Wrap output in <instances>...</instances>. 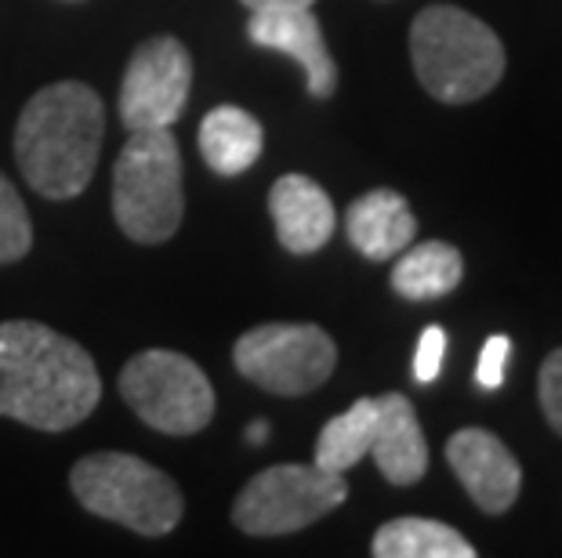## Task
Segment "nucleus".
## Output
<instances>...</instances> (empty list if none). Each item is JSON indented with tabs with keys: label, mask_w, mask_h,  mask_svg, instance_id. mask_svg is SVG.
<instances>
[{
	"label": "nucleus",
	"mask_w": 562,
	"mask_h": 558,
	"mask_svg": "<svg viewBox=\"0 0 562 558\" xmlns=\"http://www.w3.org/2000/svg\"><path fill=\"white\" fill-rule=\"evenodd\" d=\"M102 399V377L80 341L33 319L0 323V418L69 432Z\"/></svg>",
	"instance_id": "nucleus-1"
},
{
	"label": "nucleus",
	"mask_w": 562,
	"mask_h": 558,
	"mask_svg": "<svg viewBox=\"0 0 562 558\" xmlns=\"http://www.w3.org/2000/svg\"><path fill=\"white\" fill-rule=\"evenodd\" d=\"M105 138V105L80 80L41 88L19 113L15 160L47 200H74L91 185Z\"/></svg>",
	"instance_id": "nucleus-2"
},
{
	"label": "nucleus",
	"mask_w": 562,
	"mask_h": 558,
	"mask_svg": "<svg viewBox=\"0 0 562 558\" xmlns=\"http://www.w3.org/2000/svg\"><path fill=\"white\" fill-rule=\"evenodd\" d=\"M411 62L436 102L469 105L501 84L505 44L472 11L432 4L411 26Z\"/></svg>",
	"instance_id": "nucleus-3"
},
{
	"label": "nucleus",
	"mask_w": 562,
	"mask_h": 558,
	"mask_svg": "<svg viewBox=\"0 0 562 558\" xmlns=\"http://www.w3.org/2000/svg\"><path fill=\"white\" fill-rule=\"evenodd\" d=\"M69 490L83 512L110 519L142 537H164L186 515L182 490L171 475L121 449L80 457L69 471Z\"/></svg>",
	"instance_id": "nucleus-4"
},
{
	"label": "nucleus",
	"mask_w": 562,
	"mask_h": 558,
	"mask_svg": "<svg viewBox=\"0 0 562 558\" xmlns=\"http://www.w3.org/2000/svg\"><path fill=\"white\" fill-rule=\"evenodd\" d=\"M186 215L182 152L171 130H131L113 163V218L135 243H167Z\"/></svg>",
	"instance_id": "nucleus-5"
},
{
	"label": "nucleus",
	"mask_w": 562,
	"mask_h": 558,
	"mask_svg": "<svg viewBox=\"0 0 562 558\" xmlns=\"http://www.w3.org/2000/svg\"><path fill=\"white\" fill-rule=\"evenodd\" d=\"M121 396L142 424L164 435H196L214 418L211 377L171 349L131 355L121 371Z\"/></svg>",
	"instance_id": "nucleus-6"
},
{
	"label": "nucleus",
	"mask_w": 562,
	"mask_h": 558,
	"mask_svg": "<svg viewBox=\"0 0 562 558\" xmlns=\"http://www.w3.org/2000/svg\"><path fill=\"white\" fill-rule=\"evenodd\" d=\"M349 501V482L319 465H272L250 479L233 504L236 529L247 537H286L313 526Z\"/></svg>",
	"instance_id": "nucleus-7"
},
{
	"label": "nucleus",
	"mask_w": 562,
	"mask_h": 558,
	"mask_svg": "<svg viewBox=\"0 0 562 558\" xmlns=\"http://www.w3.org/2000/svg\"><path fill=\"white\" fill-rule=\"evenodd\" d=\"M233 363L261 391L297 399L330 382L338 344L316 323H266L236 338Z\"/></svg>",
	"instance_id": "nucleus-8"
},
{
	"label": "nucleus",
	"mask_w": 562,
	"mask_h": 558,
	"mask_svg": "<svg viewBox=\"0 0 562 558\" xmlns=\"http://www.w3.org/2000/svg\"><path fill=\"white\" fill-rule=\"evenodd\" d=\"M193 91V55L178 37L135 47L121 80V121L127 130H171Z\"/></svg>",
	"instance_id": "nucleus-9"
},
{
	"label": "nucleus",
	"mask_w": 562,
	"mask_h": 558,
	"mask_svg": "<svg viewBox=\"0 0 562 558\" xmlns=\"http://www.w3.org/2000/svg\"><path fill=\"white\" fill-rule=\"evenodd\" d=\"M447 460L464 493L486 515H505L519 501L522 468L516 454L486 429H461L447 439Z\"/></svg>",
	"instance_id": "nucleus-10"
},
{
	"label": "nucleus",
	"mask_w": 562,
	"mask_h": 558,
	"mask_svg": "<svg viewBox=\"0 0 562 558\" xmlns=\"http://www.w3.org/2000/svg\"><path fill=\"white\" fill-rule=\"evenodd\" d=\"M247 41L266 52L291 55L305 69V84L313 99H330L338 91V66L323 41V26L313 8H269L250 11Z\"/></svg>",
	"instance_id": "nucleus-11"
},
{
	"label": "nucleus",
	"mask_w": 562,
	"mask_h": 558,
	"mask_svg": "<svg viewBox=\"0 0 562 558\" xmlns=\"http://www.w3.org/2000/svg\"><path fill=\"white\" fill-rule=\"evenodd\" d=\"M269 215L286 254H316L338 229V210L308 174H283L269 189Z\"/></svg>",
	"instance_id": "nucleus-12"
},
{
	"label": "nucleus",
	"mask_w": 562,
	"mask_h": 558,
	"mask_svg": "<svg viewBox=\"0 0 562 558\" xmlns=\"http://www.w3.org/2000/svg\"><path fill=\"white\" fill-rule=\"evenodd\" d=\"M370 457H374L378 471L392 486H414L425 479L428 443L414 402L403 391L378 396V424H374V443H370Z\"/></svg>",
	"instance_id": "nucleus-13"
},
{
	"label": "nucleus",
	"mask_w": 562,
	"mask_h": 558,
	"mask_svg": "<svg viewBox=\"0 0 562 558\" xmlns=\"http://www.w3.org/2000/svg\"><path fill=\"white\" fill-rule=\"evenodd\" d=\"M345 236L363 258L389 261L414 243L417 218L396 189H374L345 210Z\"/></svg>",
	"instance_id": "nucleus-14"
},
{
	"label": "nucleus",
	"mask_w": 562,
	"mask_h": 558,
	"mask_svg": "<svg viewBox=\"0 0 562 558\" xmlns=\"http://www.w3.org/2000/svg\"><path fill=\"white\" fill-rule=\"evenodd\" d=\"M196 146L203 163L222 174H244L261 160L266 149V130H261L258 116H250L240 105H214V110L200 121Z\"/></svg>",
	"instance_id": "nucleus-15"
},
{
	"label": "nucleus",
	"mask_w": 562,
	"mask_h": 558,
	"mask_svg": "<svg viewBox=\"0 0 562 558\" xmlns=\"http://www.w3.org/2000/svg\"><path fill=\"white\" fill-rule=\"evenodd\" d=\"M392 265V291L406 301H436L461 287L464 258L453 243H411Z\"/></svg>",
	"instance_id": "nucleus-16"
},
{
	"label": "nucleus",
	"mask_w": 562,
	"mask_h": 558,
	"mask_svg": "<svg viewBox=\"0 0 562 558\" xmlns=\"http://www.w3.org/2000/svg\"><path fill=\"white\" fill-rule=\"evenodd\" d=\"M370 551L378 558H475V548L453 526L417 515L385 522L374 533Z\"/></svg>",
	"instance_id": "nucleus-17"
},
{
	"label": "nucleus",
	"mask_w": 562,
	"mask_h": 558,
	"mask_svg": "<svg viewBox=\"0 0 562 558\" xmlns=\"http://www.w3.org/2000/svg\"><path fill=\"white\" fill-rule=\"evenodd\" d=\"M374 424H378V399H356L349 410L330 418L319 429L316 439V460L323 471L345 475L349 468L370 457V443H374Z\"/></svg>",
	"instance_id": "nucleus-18"
},
{
	"label": "nucleus",
	"mask_w": 562,
	"mask_h": 558,
	"mask_svg": "<svg viewBox=\"0 0 562 558\" xmlns=\"http://www.w3.org/2000/svg\"><path fill=\"white\" fill-rule=\"evenodd\" d=\"M33 247V225L30 210L22 204L19 189L8 182V174H0V265L22 261Z\"/></svg>",
	"instance_id": "nucleus-19"
},
{
	"label": "nucleus",
	"mask_w": 562,
	"mask_h": 558,
	"mask_svg": "<svg viewBox=\"0 0 562 558\" xmlns=\"http://www.w3.org/2000/svg\"><path fill=\"white\" fill-rule=\"evenodd\" d=\"M537 396H541V410H544L548 424L562 435V349H555L541 363V374H537Z\"/></svg>",
	"instance_id": "nucleus-20"
},
{
	"label": "nucleus",
	"mask_w": 562,
	"mask_h": 558,
	"mask_svg": "<svg viewBox=\"0 0 562 558\" xmlns=\"http://www.w3.org/2000/svg\"><path fill=\"white\" fill-rule=\"evenodd\" d=\"M442 355H447V330L442 327H425L422 341L414 352V382L417 385H432L442 371Z\"/></svg>",
	"instance_id": "nucleus-21"
},
{
	"label": "nucleus",
	"mask_w": 562,
	"mask_h": 558,
	"mask_svg": "<svg viewBox=\"0 0 562 558\" xmlns=\"http://www.w3.org/2000/svg\"><path fill=\"white\" fill-rule=\"evenodd\" d=\"M512 355V341L505 334H494L480 352V366H475V385L486 391H497L505 385V366Z\"/></svg>",
	"instance_id": "nucleus-22"
},
{
	"label": "nucleus",
	"mask_w": 562,
	"mask_h": 558,
	"mask_svg": "<svg viewBox=\"0 0 562 558\" xmlns=\"http://www.w3.org/2000/svg\"><path fill=\"white\" fill-rule=\"evenodd\" d=\"M247 11H269V8H313L316 0H240Z\"/></svg>",
	"instance_id": "nucleus-23"
},
{
	"label": "nucleus",
	"mask_w": 562,
	"mask_h": 558,
	"mask_svg": "<svg viewBox=\"0 0 562 558\" xmlns=\"http://www.w3.org/2000/svg\"><path fill=\"white\" fill-rule=\"evenodd\" d=\"M266 439H269V424H266V421H255V424L247 429V443H250V446H261Z\"/></svg>",
	"instance_id": "nucleus-24"
}]
</instances>
